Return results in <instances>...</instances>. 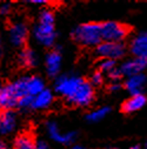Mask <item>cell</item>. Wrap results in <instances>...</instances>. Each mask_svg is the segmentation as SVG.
<instances>
[{"label":"cell","mask_w":147,"mask_h":149,"mask_svg":"<svg viewBox=\"0 0 147 149\" xmlns=\"http://www.w3.org/2000/svg\"><path fill=\"white\" fill-rule=\"evenodd\" d=\"M104 82V77H102V73L100 72H95L92 74V77H91V81L90 84L93 86H100L101 84Z\"/></svg>","instance_id":"22"},{"label":"cell","mask_w":147,"mask_h":149,"mask_svg":"<svg viewBox=\"0 0 147 149\" xmlns=\"http://www.w3.org/2000/svg\"><path fill=\"white\" fill-rule=\"evenodd\" d=\"M35 140L28 133L18 135L13 142V149H35Z\"/></svg>","instance_id":"16"},{"label":"cell","mask_w":147,"mask_h":149,"mask_svg":"<svg viewBox=\"0 0 147 149\" xmlns=\"http://www.w3.org/2000/svg\"><path fill=\"white\" fill-rule=\"evenodd\" d=\"M32 101H33V97L32 96H24V97H21L18 101L17 107L20 108V109H24V110L31 109L32 108Z\"/></svg>","instance_id":"21"},{"label":"cell","mask_w":147,"mask_h":149,"mask_svg":"<svg viewBox=\"0 0 147 149\" xmlns=\"http://www.w3.org/2000/svg\"><path fill=\"white\" fill-rule=\"evenodd\" d=\"M31 4H35V5H40V4H47V1L45 0H31Z\"/></svg>","instance_id":"27"},{"label":"cell","mask_w":147,"mask_h":149,"mask_svg":"<svg viewBox=\"0 0 147 149\" xmlns=\"http://www.w3.org/2000/svg\"><path fill=\"white\" fill-rule=\"evenodd\" d=\"M39 21L54 24L55 22V17H54V14H53L52 11H50V10H43L40 12V15H39Z\"/></svg>","instance_id":"20"},{"label":"cell","mask_w":147,"mask_h":149,"mask_svg":"<svg viewBox=\"0 0 147 149\" xmlns=\"http://www.w3.org/2000/svg\"><path fill=\"white\" fill-rule=\"evenodd\" d=\"M53 101H54V95L52 91L45 88L43 92H40L33 97L31 109H47L53 103Z\"/></svg>","instance_id":"13"},{"label":"cell","mask_w":147,"mask_h":149,"mask_svg":"<svg viewBox=\"0 0 147 149\" xmlns=\"http://www.w3.org/2000/svg\"><path fill=\"white\" fill-rule=\"evenodd\" d=\"M113 68H116V61L113 60H108V59H102L99 63V70L100 73H108L109 70H112Z\"/></svg>","instance_id":"19"},{"label":"cell","mask_w":147,"mask_h":149,"mask_svg":"<svg viewBox=\"0 0 147 149\" xmlns=\"http://www.w3.org/2000/svg\"><path fill=\"white\" fill-rule=\"evenodd\" d=\"M61 54L59 51H51L45 59V65H46V70L47 75L51 78H57L61 68Z\"/></svg>","instance_id":"12"},{"label":"cell","mask_w":147,"mask_h":149,"mask_svg":"<svg viewBox=\"0 0 147 149\" xmlns=\"http://www.w3.org/2000/svg\"><path fill=\"white\" fill-rule=\"evenodd\" d=\"M109 113H111V108L109 107H101L88 113L86 115V120L88 122H99V121H102Z\"/></svg>","instance_id":"18"},{"label":"cell","mask_w":147,"mask_h":149,"mask_svg":"<svg viewBox=\"0 0 147 149\" xmlns=\"http://www.w3.org/2000/svg\"><path fill=\"white\" fill-rule=\"evenodd\" d=\"M108 89L111 91V92H118V91L121 89V85H120L119 82H112L111 85H109Z\"/></svg>","instance_id":"25"},{"label":"cell","mask_w":147,"mask_h":149,"mask_svg":"<svg viewBox=\"0 0 147 149\" xmlns=\"http://www.w3.org/2000/svg\"><path fill=\"white\" fill-rule=\"evenodd\" d=\"M19 63L27 68L35 67L38 65V56L32 48H22L19 54Z\"/></svg>","instance_id":"15"},{"label":"cell","mask_w":147,"mask_h":149,"mask_svg":"<svg viewBox=\"0 0 147 149\" xmlns=\"http://www.w3.org/2000/svg\"><path fill=\"white\" fill-rule=\"evenodd\" d=\"M27 88L28 95L34 97L36 94H39L45 89V82L39 77H27Z\"/></svg>","instance_id":"17"},{"label":"cell","mask_w":147,"mask_h":149,"mask_svg":"<svg viewBox=\"0 0 147 149\" xmlns=\"http://www.w3.org/2000/svg\"><path fill=\"white\" fill-rule=\"evenodd\" d=\"M17 128V115L13 110L0 109V135H10Z\"/></svg>","instance_id":"8"},{"label":"cell","mask_w":147,"mask_h":149,"mask_svg":"<svg viewBox=\"0 0 147 149\" xmlns=\"http://www.w3.org/2000/svg\"><path fill=\"white\" fill-rule=\"evenodd\" d=\"M107 75H108V78L112 80V82H119V80L121 79V77H123V74H121V72H120V69L119 68H113L112 70H109L108 73H107Z\"/></svg>","instance_id":"23"},{"label":"cell","mask_w":147,"mask_h":149,"mask_svg":"<svg viewBox=\"0 0 147 149\" xmlns=\"http://www.w3.org/2000/svg\"><path fill=\"white\" fill-rule=\"evenodd\" d=\"M33 35H34V39L41 46H45V47L53 46L57 38L54 24L39 21L33 28Z\"/></svg>","instance_id":"4"},{"label":"cell","mask_w":147,"mask_h":149,"mask_svg":"<svg viewBox=\"0 0 147 149\" xmlns=\"http://www.w3.org/2000/svg\"><path fill=\"white\" fill-rule=\"evenodd\" d=\"M101 40L108 42H123L130 33V28L117 21H106L100 24Z\"/></svg>","instance_id":"3"},{"label":"cell","mask_w":147,"mask_h":149,"mask_svg":"<svg viewBox=\"0 0 147 149\" xmlns=\"http://www.w3.org/2000/svg\"><path fill=\"white\" fill-rule=\"evenodd\" d=\"M72 149H85L84 147H81V146H78V144H76V146H73V148Z\"/></svg>","instance_id":"29"},{"label":"cell","mask_w":147,"mask_h":149,"mask_svg":"<svg viewBox=\"0 0 147 149\" xmlns=\"http://www.w3.org/2000/svg\"><path fill=\"white\" fill-rule=\"evenodd\" d=\"M95 53L102 58L108 60H119L126 54V46L124 42H108L102 41L97 46Z\"/></svg>","instance_id":"5"},{"label":"cell","mask_w":147,"mask_h":149,"mask_svg":"<svg viewBox=\"0 0 147 149\" xmlns=\"http://www.w3.org/2000/svg\"><path fill=\"white\" fill-rule=\"evenodd\" d=\"M130 149H142L140 146H133V147H131Z\"/></svg>","instance_id":"30"},{"label":"cell","mask_w":147,"mask_h":149,"mask_svg":"<svg viewBox=\"0 0 147 149\" xmlns=\"http://www.w3.org/2000/svg\"><path fill=\"white\" fill-rule=\"evenodd\" d=\"M146 65H147V59L134 58L132 60L125 61L119 69L123 75H126L127 78H130V77L142 73V70H145V68H146Z\"/></svg>","instance_id":"9"},{"label":"cell","mask_w":147,"mask_h":149,"mask_svg":"<svg viewBox=\"0 0 147 149\" xmlns=\"http://www.w3.org/2000/svg\"><path fill=\"white\" fill-rule=\"evenodd\" d=\"M125 88L131 94V96L144 94V91L146 88V75L144 73H140L136 75L127 78L125 82Z\"/></svg>","instance_id":"11"},{"label":"cell","mask_w":147,"mask_h":149,"mask_svg":"<svg viewBox=\"0 0 147 149\" xmlns=\"http://www.w3.org/2000/svg\"><path fill=\"white\" fill-rule=\"evenodd\" d=\"M35 149H50V147L45 141H38L35 144Z\"/></svg>","instance_id":"26"},{"label":"cell","mask_w":147,"mask_h":149,"mask_svg":"<svg viewBox=\"0 0 147 149\" xmlns=\"http://www.w3.org/2000/svg\"><path fill=\"white\" fill-rule=\"evenodd\" d=\"M46 129H47V133H48L50 137L53 141H55L58 143H61V144H69V143H72L73 141H74L76 137H77L76 132H65V133H62L59 129L58 123L54 122V121L47 122Z\"/></svg>","instance_id":"7"},{"label":"cell","mask_w":147,"mask_h":149,"mask_svg":"<svg viewBox=\"0 0 147 149\" xmlns=\"http://www.w3.org/2000/svg\"><path fill=\"white\" fill-rule=\"evenodd\" d=\"M11 12V4L4 3L0 5V15H7Z\"/></svg>","instance_id":"24"},{"label":"cell","mask_w":147,"mask_h":149,"mask_svg":"<svg viewBox=\"0 0 147 149\" xmlns=\"http://www.w3.org/2000/svg\"><path fill=\"white\" fill-rule=\"evenodd\" d=\"M146 104V96L145 94H139V95H132L130 99H127L121 109L124 113H127V114H132V113H135V111L140 110L141 108H144Z\"/></svg>","instance_id":"14"},{"label":"cell","mask_w":147,"mask_h":149,"mask_svg":"<svg viewBox=\"0 0 147 149\" xmlns=\"http://www.w3.org/2000/svg\"><path fill=\"white\" fill-rule=\"evenodd\" d=\"M72 38L78 44L85 47H97L101 40L100 24L98 22H87L79 25L72 33Z\"/></svg>","instance_id":"2"},{"label":"cell","mask_w":147,"mask_h":149,"mask_svg":"<svg viewBox=\"0 0 147 149\" xmlns=\"http://www.w3.org/2000/svg\"><path fill=\"white\" fill-rule=\"evenodd\" d=\"M131 53L139 59H147V34L146 32H140L136 36H134L131 46Z\"/></svg>","instance_id":"10"},{"label":"cell","mask_w":147,"mask_h":149,"mask_svg":"<svg viewBox=\"0 0 147 149\" xmlns=\"http://www.w3.org/2000/svg\"><path fill=\"white\" fill-rule=\"evenodd\" d=\"M54 89L59 95L65 97L68 103L78 107H87L94 99V89L92 85L73 74H65L57 78Z\"/></svg>","instance_id":"1"},{"label":"cell","mask_w":147,"mask_h":149,"mask_svg":"<svg viewBox=\"0 0 147 149\" xmlns=\"http://www.w3.org/2000/svg\"><path fill=\"white\" fill-rule=\"evenodd\" d=\"M10 41L14 47H21L28 38V27L24 22H14L8 29Z\"/></svg>","instance_id":"6"},{"label":"cell","mask_w":147,"mask_h":149,"mask_svg":"<svg viewBox=\"0 0 147 149\" xmlns=\"http://www.w3.org/2000/svg\"><path fill=\"white\" fill-rule=\"evenodd\" d=\"M0 149H7V144L3 139H0Z\"/></svg>","instance_id":"28"},{"label":"cell","mask_w":147,"mask_h":149,"mask_svg":"<svg viewBox=\"0 0 147 149\" xmlns=\"http://www.w3.org/2000/svg\"><path fill=\"white\" fill-rule=\"evenodd\" d=\"M1 52H3V45H1V41H0V55H1Z\"/></svg>","instance_id":"31"}]
</instances>
